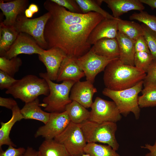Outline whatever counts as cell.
Instances as JSON below:
<instances>
[{
  "label": "cell",
  "mask_w": 156,
  "mask_h": 156,
  "mask_svg": "<svg viewBox=\"0 0 156 156\" xmlns=\"http://www.w3.org/2000/svg\"><path fill=\"white\" fill-rule=\"evenodd\" d=\"M29 3L27 0H14L6 2L0 1V8L5 19L1 23L8 26H14L18 16L25 13Z\"/></svg>",
  "instance_id": "17"
},
{
  "label": "cell",
  "mask_w": 156,
  "mask_h": 156,
  "mask_svg": "<svg viewBox=\"0 0 156 156\" xmlns=\"http://www.w3.org/2000/svg\"><path fill=\"white\" fill-rule=\"evenodd\" d=\"M38 151L32 147H28L25 152L19 156H38Z\"/></svg>",
  "instance_id": "41"
},
{
  "label": "cell",
  "mask_w": 156,
  "mask_h": 156,
  "mask_svg": "<svg viewBox=\"0 0 156 156\" xmlns=\"http://www.w3.org/2000/svg\"><path fill=\"white\" fill-rule=\"evenodd\" d=\"M76 58L67 56L61 63L58 73L57 82L70 80L77 82L85 76L76 62Z\"/></svg>",
  "instance_id": "16"
},
{
  "label": "cell",
  "mask_w": 156,
  "mask_h": 156,
  "mask_svg": "<svg viewBox=\"0 0 156 156\" xmlns=\"http://www.w3.org/2000/svg\"><path fill=\"white\" fill-rule=\"evenodd\" d=\"M153 61L151 53L145 52L135 53L134 57V66L146 73L150 65Z\"/></svg>",
  "instance_id": "32"
},
{
  "label": "cell",
  "mask_w": 156,
  "mask_h": 156,
  "mask_svg": "<svg viewBox=\"0 0 156 156\" xmlns=\"http://www.w3.org/2000/svg\"><path fill=\"white\" fill-rule=\"evenodd\" d=\"M114 60L99 55L90 50L76 58V62L84 73L86 80L93 83L97 75L104 71L108 64Z\"/></svg>",
  "instance_id": "10"
},
{
  "label": "cell",
  "mask_w": 156,
  "mask_h": 156,
  "mask_svg": "<svg viewBox=\"0 0 156 156\" xmlns=\"http://www.w3.org/2000/svg\"><path fill=\"white\" fill-rule=\"evenodd\" d=\"M22 62L21 59L17 57L10 59L4 56L0 57V70L13 77L17 72L21 66Z\"/></svg>",
  "instance_id": "30"
},
{
  "label": "cell",
  "mask_w": 156,
  "mask_h": 156,
  "mask_svg": "<svg viewBox=\"0 0 156 156\" xmlns=\"http://www.w3.org/2000/svg\"><path fill=\"white\" fill-rule=\"evenodd\" d=\"M81 156H90L88 154L84 153Z\"/></svg>",
  "instance_id": "45"
},
{
  "label": "cell",
  "mask_w": 156,
  "mask_h": 156,
  "mask_svg": "<svg viewBox=\"0 0 156 156\" xmlns=\"http://www.w3.org/2000/svg\"><path fill=\"white\" fill-rule=\"evenodd\" d=\"M5 93L25 103L35 100L40 95L48 96L49 88L45 79L34 75H29L17 80Z\"/></svg>",
  "instance_id": "3"
},
{
  "label": "cell",
  "mask_w": 156,
  "mask_h": 156,
  "mask_svg": "<svg viewBox=\"0 0 156 156\" xmlns=\"http://www.w3.org/2000/svg\"><path fill=\"white\" fill-rule=\"evenodd\" d=\"M144 87L156 85V62L153 61L149 66L143 80Z\"/></svg>",
  "instance_id": "34"
},
{
  "label": "cell",
  "mask_w": 156,
  "mask_h": 156,
  "mask_svg": "<svg viewBox=\"0 0 156 156\" xmlns=\"http://www.w3.org/2000/svg\"><path fill=\"white\" fill-rule=\"evenodd\" d=\"M118 31L135 41L139 37L143 36V31L141 25L134 21L118 18Z\"/></svg>",
  "instance_id": "26"
},
{
  "label": "cell",
  "mask_w": 156,
  "mask_h": 156,
  "mask_svg": "<svg viewBox=\"0 0 156 156\" xmlns=\"http://www.w3.org/2000/svg\"><path fill=\"white\" fill-rule=\"evenodd\" d=\"M118 18H105L102 20L91 32L87 40L88 43L92 45L102 38H116L118 32Z\"/></svg>",
  "instance_id": "15"
},
{
  "label": "cell",
  "mask_w": 156,
  "mask_h": 156,
  "mask_svg": "<svg viewBox=\"0 0 156 156\" xmlns=\"http://www.w3.org/2000/svg\"><path fill=\"white\" fill-rule=\"evenodd\" d=\"M12 116L10 119L6 122H1L0 129V149L2 146L4 145L12 146L14 147L16 145L13 142L10 137V134L12 128L17 121L23 119L24 117L21 112L18 105L12 110Z\"/></svg>",
  "instance_id": "21"
},
{
  "label": "cell",
  "mask_w": 156,
  "mask_h": 156,
  "mask_svg": "<svg viewBox=\"0 0 156 156\" xmlns=\"http://www.w3.org/2000/svg\"><path fill=\"white\" fill-rule=\"evenodd\" d=\"M90 50L100 56L113 59L119 58L118 46L116 38L101 39L93 44Z\"/></svg>",
  "instance_id": "20"
},
{
  "label": "cell",
  "mask_w": 156,
  "mask_h": 156,
  "mask_svg": "<svg viewBox=\"0 0 156 156\" xmlns=\"http://www.w3.org/2000/svg\"><path fill=\"white\" fill-rule=\"evenodd\" d=\"M84 152L90 156H120L110 146L96 143H87L84 148Z\"/></svg>",
  "instance_id": "28"
},
{
  "label": "cell",
  "mask_w": 156,
  "mask_h": 156,
  "mask_svg": "<svg viewBox=\"0 0 156 156\" xmlns=\"http://www.w3.org/2000/svg\"><path fill=\"white\" fill-rule=\"evenodd\" d=\"M34 14L37 12L39 10V8L38 6L34 3L30 4L28 8Z\"/></svg>",
  "instance_id": "43"
},
{
  "label": "cell",
  "mask_w": 156,
  "mask_h": 156,
  "mask_svg": "<svg viewBox=\"0 0 156 156\" xmlns=\"http://www.w3.org/2000/svg\"><path fill=\"white\" fill-rule=\"evenodd\" d=\"M146 75L144 71L135 66L125 64L118 59L106 66L103 80L105 88L121 90L132 87L143 81Z\"/></svg>",
  "instance_id": "2"
},
{
  "label": "cell",
  "mask_w": 156,
  "mask_h": 156,
  "mask_svg": "<svg viewBox=\"0 0 156 156\" xmlns=\"http://www.w3.org/2000/svg\"><path fill=\"white\" fill-rule=\"evenodd\" d=\"M44 6L50 14L44 31L47 49L57 47L67 56L77 58L90 50L88 37L104 16L94 12H72L51 0L45 1Z\"/></svg>",
  "instance_id": "1"
},
{
  "label": "cell",
  "mask_w": 156,
  "mask_h": 156,
  "mask_svg": "<svg viewBox=\"0 0 156 156\" xmlns=\"http://www.w3.org/2000/svg\"><path fill=\"white\" fill-rule=\"evenodd\" d=\"M12 146H8V148L5 151L0 149V156H19L24 153L26 149L22 147L17 148Z\"/></svg>",
  "instance_id": "37"
},
{
  "label": "cell",
  "mask_w": 156,
  "mask_h": 156,
  "mask_svg": "<svg viewBox=\"0 0 156 156\" xmlns=\"http://www.w3.org/2000/svg\"><path fill=\"white\" fill-rule=\"evenodd\" d=\"M87 143L97 142L107 144L116 151L119 145L115 137L116 123H97L87 120L80 124Z\"/></svg>",
  "instance_id": "5"
},
{
  "label": "cell",
  "mask_w": 156,
  "mask_h": 156,
  "mask_svg": "<svg viewBox=\"0 0 156 156\" xmlns=\"http://www.w3.org/2000/svg\"><path fill=\"white\" fill-rule=\"evenodd\" d=\"M39 75L40 77L46 81L49 88V94L43 98V103L40 104V106L44 107V110L49 113H61L65 111L67 105L72 101L69 94L75 82L67 80L58 84L51 80L46 73H40Z\"/></svg>",
  "instance_id": "4"
},
{
  "label": "cell",
  "mask_w": 156,
  "mask_h": 156,
  "mask_svg": "<svg viewBox=\"0 0 156 156\" xmlns=\"http://www.w3.org/2000/svg\"><path fill=\"white\" fill-rule=\"evenodd\" d=\"M50 16L47 12L38 17L29 19L25 13L17 16L14 27L19 33H24L31 36L38 44L44 50H47L48 46L44 37L45 26Z\"/></svg>",
  "instance_id": "7"
},
{
  "label": "cell",
  "mask_w": 156,
  "mask_h": 156,
  "mask_svg": "<svg viewBox=\"0 0 156 156\" xmlns=\"http://www.w3.org/2000/svg\"><path fill=\"white\" fill-rule=\"evenodd\" d=\"M134 48L135 53L145 52L151 53L143 36L139 37L134 41Z\"/></svg>",
  "instance_id": "38"
},
{
  "label": "cell",
  "mask_w": 156,
  "mask_h": 156,
  "mask_svg": "<svg viewBox=\"0 0 156 156\" xmlns=\"http://www.w3.org/2000/svg\"><path fill=\"white\" fill-rule=\"evenodd\" d=\"M89 120L97 122H112L116 123L122 118L121 114L113 101L96 98L91 107Z\"/></svg>",
  "instance_id": "9"
},
{
  "label": "cell",
  "mask_w": 156,
  "mask_h": 156,
  "mask_svg": "<svg viewBox=\"0 0 156 156\" xmlns=\"http://www.w3.org/2000/svg\"><path fill=\"white\" fill-rule=\"evenodd\" d=\"M38 156H70L63 144L54 139L45 140L40 145Z\"/></svg>",
  "instance_id": "23"
},
{
  "label": "cell",
  "mask_w": 156,
  "mask_h": 156,
  "mask_svg": "<svg viewBox=\"0 0 156 156\" xmlns=\"http://www.w3.org/2000/svg\"><path fill=\"white\" fill-rule=\"evenodd\" d=\"M16 101L11 98L0 97V106L11 110L17 105Z\"/></svg>",
  "instance_id": "39"
},
{
  "label": "cell",
  "mask_w": 156,
  "mask_h": 156,
  "mask_svg": "<svg viewBox=\"0 0 156 156\" xmlns=\"http://www.w3.org/2000/svg\"><path fill=\"white\" fill-rule=\"evenodd\" d=\"M116 39L118 46L119 60L125 64L134 66V41L118 31Z\"/></svg>",
  "instance_id": "19"
},
{
  "label": "cell",
  "mask_w": 156,
  "mask_h": 156,
  "mask_svg": "<svg viewBox=\"0 0 156 156\" xmlns=\"http://www.w3.org/2000/svg\"><path fill=\"white\" fill-rule=\"evenodd\" d=\"M75 1L83 14L94 12L100 14L105 18L109 19L115 18L100 7V5L103 2V0H75Z\"/></svg>",
  "instance_id": "27"
},
{
  "label": "cell",
  "mask_w": 156,
  "mask_h": 156,
  "mask_svg": "<svg viewBox=\"0 0 156 156\" xmlns=\"http://www.w3.org/2000/svg\"><path fill=\"white\" fill-rule=\"evenodd\" d=\"M17 80L0 70V88L1 90L10 88Z\"/></svg>",
  "instance_id": "36"
},
{
  "label": "cell",
  "mask_w": 156,
  "mask_h": 156,
  "mask_svg": "<svg viewBox=\"0 0 156 156\" xmlns=\"http://www.w3.org/2000/svg\"><path fill=\"white\" fill-rule=\"evenodd\" d=\"M111 9L112 16L115 18L119 17L128 11L137 10L143 11L145 7L139 0H103Z\"/></svg>",
  "instance_id": "18"
},
{
  "label": "cell",
  "mask_w": 156,
  "mask_h": 156,
  "mask_svg": "<svg viewBox=\"0 0 156 156\" xmlns=\"http://www.w3.org/2000/svg\"><path fill=\"white\" fill-rule=\"evenodd\" d=\"M71 122L80 124L88 120L90 116V112L78 103L75 101L67 105L65 108Z\"/></svg>",
  "instance_id": "25"
},
{
  "label": "cell",
  "mask_w": 156,
  "mask_h": 156,
  "mask_svg": "<svg viewBox=\"0 0 156 156\" xmlns=\"http://www.w3.org/2000/svg\"><path fill=\"white\" fill-rule=\"evenodd\" d=\"M40 106L38 98L32 101L25 103L21 109L24 119L36 120L46 124L49 119L50 113L43 111Z\"/></svg>",
  "instance_id": "22"
},
{
  "label": "cell",
  "mask_w": 156,
  "mask_h": 156,
  "mask_svg": "<svg viewBox=\"0 0 156 156\" xmlns=\"http://www.w3.org/2000/svg\"><path fill=\"white\" fill-rule=\"evenodd\" d=\"M44 50L32 37L25 33H19L9 50L2 56L10 59L21 54L39 55Z\"/></svg>",
  "instance_id": "12"
},
{
  "label": "cell",
  "mask_w": 156,
  "mask_h": 156,
  "mask_svg": "<svg viewBox=\"0 0 156 156\" xmlns=\"http://www.w3.org/2000/svg\"><path fill=\"white\" fill-rule=\"evenodd\" d=\"M130 20H136L143 23L156 32V16L142 11L134 13L129 17Z\"/></svg>",
  "instance_id": "31"
},
{
  "label": "cell",
  "mask_w": 156,
  "mask_h": 156,
  "mask_svg": "<svg viewBox=\"0 0 156 156\" xmlns=\"http://www.w3.org/2000/svg\"><path fill=\"white\" fill-rule=\"evenodd\" d=\"M19 33L14 26H8L1 22L0 25V56L8 51L16 40Z\"/></svg>",
  "instance_id": "24"
},
{
  "label": "cell",
  "mask_w": 156,
  "mask_h": 156,
  "mask_svg": "<svg viewBox=\"0 0 156 156\" xmlns=\"http://www.w3.org/2000/svg\"><path fill=\"white\" fill-rule=\"evenodd\" d=\"M143 85L142 81L132 87L122 90H114L105 88L102 93L113 101L121 114L126 116L131 112L137 120L140 111L138 103V94L142 91Z\"/></svg>",
  "instance_id": "6"
},
{
  "label": "cell",
  "mask_w": 156,
  "mask_h": 156,
  "mask_svg": "<svg viewBox=\"0 0 156 156\" xmlns=\"http://www.w3.org/2000/svg\"><path fill=\"white\" fill-rule=\"evenodd\" d=\"M141 148L148 150L149 152L145 155V156H156V140L153 145L146 144L144 146H141Z\"/></svg>",
  "instance_id": "40"
},
{
  "label": "cell",
  "mask_w": 156,
  "mask_h": 156,
  "mask_svg": "<svg viewBox=\"0 0 156 156\" xmlns=\"http://www.w3.org/2000/svg\"><path fill=\"white\" fill-rule=\"evenodd\" d=\"M38 55L39 60L46 67L49 78L52 81H56L61 63L66 55L60 49L53 47Z\"/></svg>",
  "instance_id": "13"
},
{
  "label": "cell",
  "mask_w": 156,
  "mask_h": 156,
  "mask_svg": "<svg viewBox=\"0 0 156 156\" xmlns=\"http://www.w3.org/2000/svg\"><path fill=\"white\" fill-rule=\"evenodd\" d=\"M71 122L66 111L50 113L47 122L40 127L35 133V138L41 136L45 140L53 139L62 132Z\"/></svg>",
  "instance_id": "11"
},
{
  "label": "cell",
  "mask_w": 156,
  "mask_h": 156,
  "mask_svg": "<svg viewBox=\"0 0 156 156\" xmlns=\"http://www.w3.org/2000/svg\"><path fill=\"white\" fill-rule=\"evenodd\" d=\"M70 92V98L72 101H76L88 108L91 107L93 102V96L97 90L93 83L86 80L75 82Z\"/></svg>",
  "instance_id": "14"
},
{
  "label": "cell",
  "mask_w": 156,
  "mask_h": 156,
  "mask_svg": "<svg viewBox=\"0 0 156 156\" xmlns=\"http://www.w3.org/2000/svg\"><path fill=\"white\" fill-rule=\"evenodd\" d=\"M142 3L149 6L152 9L156 8V0H139Z\"/></svg>",
  "instance_id": "42"
},
{
  "label": "cell",
  "mask_w": 156,
  "mask_h": 156,
  "mask_svg": "<svg viewBox=\"0 0 156 156\" xmlns=\"http://www.w3.org/2000/svg\"><path fill=\"white\" fill-rule=\"evenodd\" d=\"M34 14L28 9H27L25 11V14L27 18H31Z\"/></svg>",
  "instance_id": "44"
},
{
  "label": "cell",
  "mask_w": 156,
  "mask_h": 156,
  "mask_svg": "<svg viewBox=\"0 0 156 156\" xmlns=\"http://www.w3.org/2000/svg\"><path fill=\"white\" fill-rule=\"evenodd\" d=\"M143 31V36L147 42L153 61L156 62V32L146 25H141Z\"/></svg>",
  "instance_id": "33"
},
{
  "label": "cell",
  "mask_w": 156,
  "mask_h": 156,
  "mask_svg": "<svg viewBox=\"0 0 156 156\" xmlns=\"http://www.w3.org/2000/svg\"><path fill=\"white\" fill-rule=\"evenodd\" d=\"M54 139L64 145L70 156H81L85 153L84 148L87 143L80 124L71 122Z\"/></svg>",
  "instance_id": "8"
},
{
  "label": "cell",
  "mask_w": 156,
  "mask_h": 156,
  "mask_svg": "<svg viewBox=\"0 0 156 156\" xmlns=\"http://www.w3.org/2000/svg\"><path fill=\"white\" fill-rule=\"evenodd\" d=\"M142 95L138 96V103L140 108L156 106V85L144 87Z\"/></svg>",
  "instance_id": "29"
},
{
  "label": "cell",
  "mask_w": 156,
  "mask_h": 156,
  "mask_svg": "<svg viewBox=\"0 0 156 156\" xmlns=\"http://www.w3.org/2000/svg\"><path fill=\"white\" fill-rule=\"evenodd\" d=\"M58 5L62 6L73 13H83L75 0H51Z\"/></svg>",
  "instance_id": "35"
}]
</instances>
